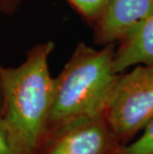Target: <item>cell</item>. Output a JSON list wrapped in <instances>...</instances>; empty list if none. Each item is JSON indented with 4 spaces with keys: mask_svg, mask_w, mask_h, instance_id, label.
Returning <instances> with one entry per match:
<instances>
[{
    "mask_svg": "<svg viewBox=\"0 0 153 154\" xmlns=\"http://www.w3.org/2000/svg\"><path fill=\"white\" fill-rule=\"evenodd\" d=\"M52 41L34 46L16 68L0 66L2 107L17 154H38L48 130L55 93L49 69Z\"/></svg>",
    "mask_w": 153,
    "mask_h": 154,
    "instance_id": "cell-1",
    "label": "cell"
},
{
    "mask_svg": "<svg viewBox=\"0 0 153 154\" xmlns=\"http://www.w3.org/2000/svg\"><path fill=\"white\" fill-rule=\"evenodd\" d=\"M115 43L96 49L81 42L55 78V93L47 133L84 116L105 112L118 75ZM47 135V134H46Z\"/></svg>",
    "mask_w": 153,
    "mask_h": 154,
    "instance_id": "cell-2",
    "label": "cell"
},
{
    "mask_svg": "<svg viewBox=\"0 0 153 154\" xmlns=\"http://www.w3.org/2000/svg\"><path fill=\"white\" fill-rule=\"evenodd\" d=\"M105 116L124 145L144 129L153 119V64L118 75Z\"/></svg>",
    "mask_w": 153,
    "mask_h": 154,
    "instance_id": "cell-3",
    "label": "cell"
},
{
    "mask_svg": "<svg viewBox=\"0 0 153 154\" xmlns=\"http://www.w3.org/2000/svg\"><path fill=\"white\" fill-rule=\"evenodd\" d=\"M124 146L102 112L49 131L40 150L41 154H119Z\"/></svg>",
    "mask_w": 153,
    "mask_h": 154,
    "instance_id": "cell-4",
    "label": "cell"
},
{
    "mask_svg": "<svg viewBox=\"0 0 153 154\" xmlns=\"http://www.w3.org/2000/svg\"><path fill=\"white\" fill-rule=\"evenodd\" d=\"M153 14V0H109L94 23V41L107 45L123 37Z\"/></svg>",
    "mask_w": 153,
    "mask_h": 154,
    "instance_id": "cell-5",
    "label": "cell"
},
{
    "mask_svg": "<svg viewBox=\"0 0 153 154\" xmlns=\"http://www.w3.org/2000/svg\"><path fill=\"white\" fill-rule=\"evenodd\" d=\"M118 43L115 53V70L118 74L137 65H152L153 14Z\"/></svg>",
    "mask_w": 153,
    "mask_h": 154,
    "instance_id": "cell-6",
    "label": "cell"
},
{
    "mask_svg": "<svg viewBox=\"0 0 153 154\" xmlns=\"http://www.w3.org/2000/svg\"><path fill=\"white\" fill-rule=\"evenodd\" d=\"M90 23L94 24L102 15L109 0H67Z\"/></svg>",
    "mask_w": 153,
    "mask_h": 154,
    "instance_id": "cell-7",
    "label": "cell"
},
{
    "mask_svg": "<svg viewBox=\"0 0 153 154\" xmlns=\"http://www.w3.org/2000/svg\"><path fill=\"white\" fill-rule=\"evenodd\" d=\"M142 131L138 139L124 146L123 154H153V119Z\"/></svg>",
    "mask_w": 153,
    "mask_h": 154,
    "instance_id": "cell-8",
    "label": "cell"
},
{
    "mask_svg": "<svg viewBox=\"0 0 153 154\" xmlns=\"http://www.w3.org/2000/svg\"><path fill=\"white\" fill-rule=\"evenodd\" d=\"M0 154H17L8 126L0 114Z\"/></svg>",
    "mask_w": 153,
    "mask_h": 154,
    "instance_id": "cell-9",
    "label": "cell"
},
{
    "mask_svg": "<svg viewBox=\"0 0 153 154\" xmlns=\"http://www.w3.org/2000/svg\"><path fill=\"white\" fill-rule=\"evenodd\" d=\"M21 0H0V13L13 15L17 11Z\"/></svg>",
    "mask_w": 153,
    "mask_h": 154,
    "instance_id": "cell-10",
    "label": "cell"
},
{
    "mask_svg": "<svg viewBox=\"0 0 153 154\" xmlns=\"http://www.w3.org/2000/svg\"><path fill=\"white\" fill-rule=\"evenodd\" d=\"M2 107V94H1V85H0V111Z\"/></svg>",
    "mask_w": 153,
    "mask_h": 154,
    "instance_id": "cell-11",
    "label": "cell"
},
{
    "mask_svg": "<svg viewBox=\"0 0 153 154\" xmlns=\"http://www.w3.org/2000/svg\"><path fill=\"white\" fill-rule=\"evenodd\" d=\"M123 148H124V147H123ZM119 154H123V150H122V152H120Z\"/></svg>",
    "mask_w": 153,
    "mask_h": 154,
    "instance_id": "cell-12",
    "label": "cell"
}]
</instances>
